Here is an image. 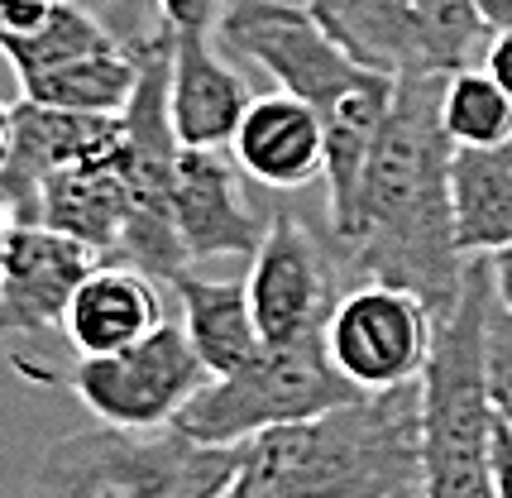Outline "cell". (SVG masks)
<instances>
[{
	"mask_svg": "<svg viewBox=\"0 0 512 498\" xmlns=\"http://www.w3.org/2000/svg\"><path fill=\"white\" fill-rule=\"evenodd\" d=\"M58 0H0V34H34Z\"/></svg>",
	"mask_w": 512,
	"mask_h": 498,
	"instance_id": "cell-25",
	"label": "cell"
},
{
	"mask_svg": "<svg viewBox=\"0 0 512 498\" xmlns=\"http://www.w3.org/2000/svg\"><path fill=\"white\" fill-rule=\"evenodd\" d=\"M168 288L178 293L182 331L192 340V350L201 355V364L211 369V379L240 369L264 345L245 278H206V273L182 269Z\"/></svg>",
	"mask_w": 512,
	"mask_h": 498,
	"instance_id": "cell-18",
	"label": "cell"
},
{
	"mask_svg": "<svg viewBox=\"0 0 512 498\" xmlns=\"http://www.w3.org/2000/svg\"><path fill=\"white\" fill-rule=\"evenodd\" d=\"M331 230L316 235L297 211L278 206L254 259H249V302L264 340H302L326 331L340 302V264L331 259Z\"/></svg>",
	"mask_w": 512,
	"mask_h": 498,
	"instance_id": "cell-10",
	"label": "cell"
},
{
	"mask_svg": "<svg viewBox=\"0 0 512 498\" xmlns=\"http://www.w3.org/2000/svg\"><path fill=\"white\" fill-rule=\"evenodd\" d=\"M211 384L182 321H163L158 331L111 355H82L72 369V393L106 427L154 431L173 427L178 412Z\"/></svg>",
	"mask_w": 512,
	"mask_h": 498,
	"instance_id": "cell-8",
	"label": "cell"
},
{
	"mask_svg": "<svg viewBox=\"0 0 512 498\" xmlns=\"http://www.w3.org/2000/svg\"><path fill=\"white\" fill-rule=\"evenodd\" d=\"M489 269H493V293H498V302H503V307L512 312V249L493 254Z\"/></svg>",
	"mask_w": 512,
	"mask_h": 498,
	"instance_id": "cell-28",
	"label": "cell"
},
{
	"mask_svg": "<svg viewBox=\"0 0 512 498\" xmlns=\"http://www.w3.org/2000/svg\"><path fill=\"white\" fill-rule=\"evenodd\" d=\"M125 139V135H120ZM29 226L63 230L72 240L91 245L101 259H120L125 226H130V182L120 163V144L101 159H87L77 168H63L44 182L34 221Z\"/></svg>",
	"mask_w": 512,
	"mask_h": 498,
	"instance_id": "cell-16",
	"label": "cell"
},
{
	"mask_svg": "<svg viewBox=\"0 0 512 498\" xmlns=\"http://www.w3.org/2000/svg\"><path fill=\"white\" fill-rule=\"evenodd\" d=\"M163 321L168 317H163L158 278H149L134 264L106 259L77 288L72 307H67L63 336L77 355H111V350H125L134 340H144L149 331H158Z\"/></svg>",
	"mask_w": 512,
	"mask_h": 498,
	"instance_id": "cell-17",
	"label": "cell"
},
{
	"mask_svg": "<svg viewBox=\"0 0 512 498\" xmlns=\"http://www.w3.org/2000/svg\"><path fill=\"white\" fill-rule=\"evenodd\" d=\"M474 5L493 29H512V0H474Z\"/></svg>",
	"mask_w": 512,
	"mask_h": 498,
	"instance_id": "cell-29",
	"label": "cell"
},
{
	"mask_svg": "<svg viewBox=\"0 0 512 498\" xmlns=\"http://www.w3.org/2000/svg\"><path fill=\"white\" fill-rule=\"evenodd\" d=\"M436 345V317L417 293L393 283H355L326 321L331 364L359 388L383 393L422 379Z\"/></svg>",
	"mask_w": 512,
	"mask_h": 498,
	"instance_id": "cell-9",
	"label": "cell"
},
{
	"mask_svg": "<svg viewBox=\"0 0 512 498\" xmlns=\"http://www.w3.org/2000/svg\"><path fill=\"white\" fill-rule=\"evenodd\" d=\"M355 63L388 77H455L479 68L493 24L474 0H307Z\"/></svg>",
	"mask_w": 512,
	"mask_h": 498,
	"instance_id": "cell-7",
	"label": "cell"
},
{
	"mask_svg": "<svg viewBox=\"0 0 512 498\" xmlns=\"http://www.w3.org/2000/svg\"><path fill=\"white\" fill-rule=\"evenodd\" d=\"M15 211H10V202H5V192H0V269H5V249H10V235H15Z\"/></svg>",
	"mask_w": 512,
	"mask_h": 498,
	"instance_id": "cell-30",
	"label": "cell"
},
{
	"mask_svg": "<svg viewBox=\"0 0 512 498\" xmlns=\"http://www.w3.org/2000/svg\"><path fill=\"white\" fill-rule=\"evenodd\" d=\"M484 369H489V398L498 422L512 431V312L489 297V317H484Z\"/></svg>",
	"mask_w": 512,
	"mask_h": 498,
	"instance_id": "cell-23",
	"label": "cell"
},
{
	"mask_svg": "<svg viewBox=\"0 0 512 498\" xmlns=\"http://www.w3.org/2000/svg\"><path fill=\"white\" fill-rule=\"evenodd\" d=\"M106 259L91 245L48 226H15L0 269V336L63 331L77 288Z\"/></svg>",
	"mask_w": 512,
	"mask_h": 498,
	"instance_id": "cell-13",
	"label": "cell"
},
{
	"mask_svg": "<svg viewBox=\"0 0 512 498\" xmlns=\"http://www.w3.org/2000/svg\"><path fill=\"white\" fill-rule=\"evenodd\" d=\"M450 206H455V245L465 259H493L512 249V144L455 149Z\"/></svg>",
	"mask_w": 512,
	"mask_h": 498,
	"instance_id": "cell-19",
	"label": "cell"
},
{
	"mask_svg": "<svg viewBox=\"0 0 512 498\" xmlns=\"http://www.w3.org/2000/svg\"><path fill=\"white\" fill-rule=\"evenodd\" d=\"M249 101V82L216 53V34H173L168 115L182 149H230Z\"/></svg>",
	"mask_w": 512,
	"mask_h": 498,
	"instance_id": "cell-14",
	"label": "cell"
},
{
	"mask_svg": "<svg viewBox=\"0 0 512 498\" xmlns=\"http://www.w3.org/2000/svg\"><path fill=\"white\" fill-rule=\"evenodd\" d=\"M230 0H158V15L173 34H216Z\"/></svg>",
	"mask_w": 512,
	"mask_h": 498,
	"instance_id": "cell-24",
	"label": "cell"
},
{
	"mask_svg": "<svg viewBox=\"0 0 512 498\" xmlns=\"http://www.w3.org/2000/svg\"><path fill=\"white\" fill-rule=\"evenodd\" d=\"M493 494L512 498V431L498 422V436H493Z\"/></svg>",
	"mask_w": 512,
	"mask_h": 498,
	"instance_id": "cell-27",
	"label": "cell"
},
{
	"mask_svg": "<svg viewBox=\"0 0 512 498\" xmlns=\"http://www.w3.org/2000/svg\"><path fill=\"white\" fill-rule=\"evenodd\" d=\"M364 398L331 364L326 331L302 340H264L240 369L201 388L173 427L206 446H240L259 431L297 427Z\"/></svg>",
	"mask_w": 512,
	"mask_h": 498,
	"instance_id": "cell-6",
	"label": "cell"
},
{
	"mask_svg": "<svg viewBox=\"0 0 512 498\" xmlns=\"http://www.w3.org/2000/svg\"><path fill=\"white\" fill-rule=\"evenodd\" d=\"M139 87V53L134 44H115L106 53H87L77 63L44 72L24 82V101L58 106V111H87V115H120L134 101Z\"/></svg>",
	"mask_w": 512,
	"mask_h": 498,
	"instance_id": "cell-20",
	"label": "cell"
},
{
	"mask_svg": "<svg viewBox=\"0 0 512 498\" xmlns=\"http://www.w3.org/2000/svg\"><path fill=\"white\" fill-rule=\"evenodd\" d=\"M125 135L120 115H87V111H58V106H39V101H15L10 106V149L0 163V192L15 211V221L29 226L39 192L53 173L77 168L87 159L111 154Z\"/></svg>",
	"mask_w": 512,
	"mask_h": 498,
	"instance_id": "cell-12",
	"label": "cell"
},
{
	"mask_svg": "<svg viewBox=\"0 0 512 498\" xmlns=\"http://www.w3.org/2000/svg\"><path fill=\"white\" fill-rule=\"evenodd\" d=\"M441 120L455 149H508L512 144V96L484 68L446 77Z\"/></svg>",
	"mask_w": 512,
	"mask_h": 498,
	"instance_id": "cell-22",
	"label": "cell"
},
{
	"mask_svg": "<svg viewBox=\"0 0 512 498\" xmlns=\"http://www.w3.org/2000/svg\"><path fill=\"white\" fill-rule=\"evenodd\" d=\"M493 297L489 259H469L465 288L436 321V345L422 369V465L426 498L493 494V436L498 412L484 369V317Z\"/></svg>",
	"mask_w": 512,
	"mask_h": 498,
	"instance_id": "cell-4",
	"label": "cell"
},
{
	"mask_svg": "<svg viewBox=\"0 0 512 498\" xmlns=\"http://www.w3.org/2000/svg\"><path fill=\"white\" fill-rule=\"evenodd\" d=\"M479 68L489 72L493 82L512 96V29H493L489 53H484V63H479Z\"/></svg>",
	"mask_w": 512,
	"mask_h": 498,
	"instance_id": "cell-26",
	"label": "cell"
},
{
	"mask_svg": "<svg viewBox=\"0 0 512 498\" xmlns=\"http://www.w3.org/2000/svg\"><path fill=\"white\" fill-rule=\"evenodd\" d=\"M230 154L240 159L254 182L273 192H297L307 182L326 178V130L321 115L288 91H268L249 101L240 130L230 139Z\"/></svg>",
	"mask_w": 512,
	"mask_h": 498,
	"instance_id": "cell-15",
	"label": "cell"
},
{
	"mask_svg": "<svg viewBox=\"0 0 512 498\" xmlns=\"http://www.w3.org/2000/svg\"><path fill=\"white\" fill-rule=\"evenodd\" d=\"M115 44L120 39L91 10H82L77 0H58L53 15L34 34H0V58L10 63V72L20 77V87H24V82L63 68V63H77L87 53H106Z\"/></svg>",
	"mask_w": 512,
	"mask_h": 498,
	"instance_id": "cell-21",
	"label": "cell"
},
{
	"mask_svg": "<svg viewBox=\"0 0 512 498\" xmlns=\"http://www.w3.org/2000/svg\"><path fill=\"white\" fill-rule=\"evenodd\" d=\"M216 39L278 82L297 101L321 115L326 130V211L331 235L345 240L355 230L359 187L374 154L398 77L355 63L331 34L316 24L307 5L288 0H230Z\"/></svg>",
	"mask_w": 512,
	"mask_h": 498,
	"instance_id": "cell-3",
	"label": "cell"
},
{
	"mask_svg": "<svg viewBox=\"0 0 512 498\" xmlns=\"http://www.w3.org/2000/svg\"><path fill=\"white\" fill-rule=\"evenodd\" d=\"M446 77H398L359 187L355 230L345 249V273L359 283H393L417 293L441 321L465 288L469 259L455 245L450 159L455 144L441 120Z\"/></svg>",
	"mask_w": 512,
	"mask_h": 498,
	"instance_id": "cell-1",
	"label": "cell"
},
{
	"mask_svg": "<svg viewBox=\"0 0 512 498\" xmlns=\"http://www.w3.org/2000/svg\"><path fill=\"white\" fill-rule=\"evenodd\" d=\"M240 446H206L178 427H91L58 436L24 498H221Z\"/></svg>",
	"mask_w": 512,
	"mask_h": 498,
	"instance_id": "cell-5",
	"label": "cell"
},
{
	"mask_svg": "<svg viewBox=\"0 0 512 498\" xmlns=\"http://www.w3.org/2000/svg\"><path fill=\"white\" fill-rule=\"evenodd\" d=\"M221 498H426L422 379L240 441Z\"/></svg>",
	"mask_w": 512,
	"mask_h": 498,
	"instance_id": "cell-2",
	"label": "cell"
},
{
	"mask_svg": "<svg viewBox=\"0 0 512 498\" xmlns=\"http://www.w3.org/2000/svg\"><path fill=\"white\" fill-rule=\"evenodd\" d=\"M173 221L187 264L254 259L268 216L249 202L245 168L230 149H178L173 168Z\"/></svg>",
	"mask_w": 512,
	"mask_h": 498,
	"instance_id": "cell-11",
	"label": "cell"
},
{
	"mask_svg": "<svg viewBox=\"0 0 512 498\" xmlns=\"http://www.w3.org/2000/svg\"><path fill=\"white\" fill-rule=\"evenodd\" d=\"M5 149H10V106L0 101V163H5Z\"/></svg>",
	"mask_w": 512,
	"mask_h": 498,
	"instance_id": "cell-31",
	"label": "cell"
}]
</instances>
